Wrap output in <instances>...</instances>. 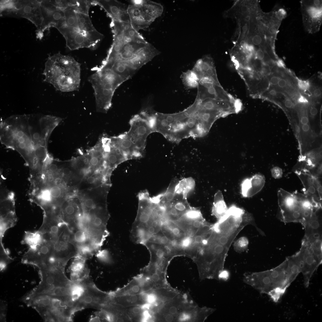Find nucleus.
Masks as SVG:
<instances>
[{
  "label": "nucleus",
  "mask_w": 322,
  "mask_h": 322,
  "mask_svg": "<svg viewBox=\"0 0 322 322\" xmlns=\"http://www.w3.org/2000/svg\"><path fill=\"white\" fill-rule=\"evenodd\" d=\"M62 120L50 115L11 116L1 121L0 141L21 155L30 174L40 173L52 158L48 151V141Z\"/></svg>",
  "instance_id": "1"
},
{
  "label": "nucleus",
  "mask_w": 322,
  "mask_h": 322,
  "mask_svg": "<svg viewBox=\"0 0 322 322\" xmlns=\"http://www.w3.org/2000/svg\"><path fill=\"white\" fill-rule=\"evenodd\" d=\"M43 74L44 80L64 92L78 90L80 83V64L72 57L60 52L48 57Z\"/></svg>",
  "instance_id": "2"
},
{
  "label": "nucleus",
  "mask_w": 322,
  "mask_h": 322,
  "mask_svg": "<svg viewBox=\"0 0 322 322\" xmlns=\"http://www.w3.org/2000/svg\"><path fill=\"white\" fill-rule=\"evenodd\" d=\"M278 192V218L284 223H300L304 227L316 203L305 194L297 192L291 193L281 188Z\"/></svg>",
  "instance_id": "3"
},
{
  "label": "nucleus",
  "mask_w": 322,
  "mask_h": 322,
  "mask_svg": "<svg viewBox=\"0 0 322 322\" xmlns=\"http://www.w3.org/2000/svg\"><path fill=\"white\" fill-rule=\"evenodd\" d=\"M1 2L2 14L25 18L40 30L43 17L40 1H6Z\"/></svg>",
  "instance_id": "4"
},
{
  "label": "nucleus",
  "mask_w": 322,
  "mask_h": 322,
  "mask_svg": "<svg viewBox=\"0 0 322 322\" xmlns=\"http://www.w3.org/2000/svg\"><path fill=\"white\" fill-rule=\"evenodd\" d=\"M129 124V131L124 134L135 149L142 154L148 136L154 132L151 115L143 112L134 116L130 120Z\"/></svg>",
  "instance_id": "5"
},
{
  "label": "nucleus",
  "mask_w": 322,
  "mask_h": 322,
  "mask_svg": "<svg viewBox=\"0 0 322 322\" xmlns=\"http://www.w3.org/2000/svg\"><path fill=\"white\" fill-rule=\"evenodd\" d=\"M58 30L64 37L67 47L71 50L83 48L95 49L104 37L96 29L79 31L64 25Z\"/></svg>",
  "instance_id": "6"
},
{
  "label": "nucleus",
  "mask_w": 322,
  "mask_h": 322,
  "mask_svg": "<svg viewBox=\"0 0 322 322\" xmlns=\"http://www.w3.org/2000/svg\"><path fill=\"white\" fill-rule=\"evenodd\" d=\"M297 253L304 285L307 287L312 275L322 263V253L315 249L309 243L304 241H302L301 248Z\"/></svg>",
  "instance_id": "7"
},
{
  "label": "nucleus",
  "mask_w": 322,
  "mask_h": 322,
  "mask_svg": "<svg viewBox=\"0 0 322 322\" xmlns=\"http://www.w3.org/2000/svg\"><path fill=\"white\" fill-rule=\"evenodd\" d=\"M301 4L305 29L309 33L318 32L322 21V1L302 0Z\"/></svg>",
  "instance_id": "8"
},
{
  "label": "nucleus",
  "mask_w": 322,
  "mask_h": 322,
  "mask_svg": "<svg viewBox=\"0 0 322 322\" xmlns=\"http://www.w3.org/2000/svg\"><path fill=\"white\" fill-rule=\"evenodd\" d=\"M43 17L41 32L51 27L58 29L65 24V16L64 10L57 7L49 0L40 1Z\"/></svg>",
  "instance_id": "9"
},
{
  "label": "nucleus",
  "mask_w": 322,
  "mask_h": 322,
  "mask_svg": "<svg viewBox=\"0 0 322 322\" xmlns=\"http://www.w3.org/2000/svg\"><path fill=\"white\" fill-rule=\"evenodd\" d=\"M199 83L196 97L200 100L207 98L228 100H235L224 90L221 85L206 79L200 80Z\"/></svg>",
  "instance_id": "10"
},
{
  "label": "nucleus",
  "mask_w": 322,
  "mask_h": 322,
  "mask_svg": "<svg viewBox=\"0 0 322 322\" xmlns=\"http://www.w3.org/2000/svg\"><path fill=\"white\" fill-rule=\"evenodd\" d=\"M92 4L98 5L106 12L112 21L130 23L126 5L117 0H91Z\"/></svg>",
  "instance_id": "11"
},
{
  "label": "nucleus",
  "mask_w": 322,
  "mask_h": 322,
  "mask_svg": "<svg viewBox=\"0 0 322 322\" xmlns=\"http://www.w3.org/2000/svg\"><path fill=\"white\" fill-rule=\"evenodd\" d=\"M295 173L302 183L305 189V194L316 202L321 204V178L314 177L303 170H297Z\"/></svg>",
  "instance_id": "12"
},
{
  "label": "nucleus",
  "mask_w": 322,
  "mask_h": 322,
  "mask_svg": "<svg viewBox=\"0 0 322 322\" xmlns=\"http://www.w3.org/2000/svg\"><path fill=\"white\" fill-rule=\"evenodd\" d=\"M127 11L130 24L138 32L140 30H145L155 20L141 8L132 4L128 6Z\"/></svg>",
  "instance_id": "13"
},
{
  "label": "nucleus",
  "mask_w": 322,
  "mask_h": 322,
  "mask_svg": "<svg viewBox=\"0 0 322 322\" xmlns=\"http://www.w3.org/2000/svg\"><path fill=\"white\" fill-rule=\"evenodd\" d=\"M265 183L264 176L259 174L244 179L241 184V194L245 198L251 197L259 192Z\"/></svg>",
  "instance_id": "14"
},
{
  "label": "nucleus",
  "mask_w": 322,
  "mask_h": 322,
  "mask_svg": "<svg viewBox=\"0 0 322 322\" xmlns=\"http://www.w3.org/2000/svg\"><path fill=\"white\" fill-rule=\"evenodd\" d=\"M132 4L141 8L147 15L155 20L162 14L163 8L160 4L150 0H131Z\"/></svg>",
  "instance_id": "15"
},
{
  "label": "nucleus",
  "mask_w": 322,
  "mask_h": 322,
  "mask_svg": "<svg viewBox=\"0 0 322 322\" xmlns=\"http://www.w3.org/2000/svg\"><path fill=\"white\" fill-rule=\"evenodd\" d=\"M17 220L15 210L0 211V243H3L2 239L5 232L13 227Z\"/></svg>",
  "instance_id": "16"
},
{
  "label": "nucleus",
  "mask_w": 322,
  "mask_h": 322,
  "mask_svg": "<svg viewBox=\"0 0 322 322\" xmlns=\"http://www.w3.org/2000/svg\"><path fill=\"white\" fill-rule=\"evenodd\" d=\"M228 208L224 199L222 192L218 191L215 193L212 209V213L218 220L227 213Z\"/></svg>",
  "instance_id": "17"
},
{
  "label": "nucleus",
  "mask_w": 322,
  "mask_h": 322,
  "mask_svg": "<svg viewBox=\"0 0 322 322\" xmlns=\"http://www.w3.org/2000/svg\"><path fill=\"white\" fill-rule=\"evenodd\" d=\"M43 240L42 234L38 230L34 232L25 231L21 243L27 244L29 247H33L40 244Z\"/></svg>",
  "instance_id": "18"
},
{
  "label": "nucleus",
  "mask_w": 322,
  "mask_h": 322,
  "mask_svg": "<svg viewBox=\"0 0 322 322\" xmlns=\"http://www.w3.org/2000/svg\"><path fill=\"white\" fill-rule=\"evenodd\" d=\"M194 179L191 177L183 179L178 182L176 185L175 193H181L187 197L188 194L194 188Z\"/></svg>",
  "instance_id": "19"
},
{
  "label": "nucleus",
  "mask_w": 322,
  "mask_h": 322,
  "mask_svg": "<svg viewBox=\"0 0 322 322\" xmlns=\"http://www.w3.org/2000/svg\"><path fill=\"white\" fill-rule=\"evenodd\" d=\"M181 78L185 87L188 89L197 88L199 80L192 70H188L181 75Z\"/></svg>",
  "instance_id": "20"
},
{
  "label": "nucleus",
  "mask_w": 322,
  "mask_h": 322,
  "mask_svg": "<svg viewBox=\"0 0 322 322\" xmlns=\"http://www.w3.org/2000/svg\"><path fill=\"white\" fill-rule=\"evenodd\" d=\"M177 179H174L171 182L167 191L162 196V199H159L158 204L160 205L166 206L169 204L174 199L175 194V189L176 185L178 183Z\"/></svg>",
  "instance_id": "21"
},
{
  "label": "nucleus",
  "mask_w": 322,
  "mask_h": 322,
  "mask_svg": "<svg viewBox=\"0 0 322 322\" xmlns=\"http://www.w3.org/2000/svg\"><path fill=\"white\" fill-rule=\"evenodd\" d=\"M78 19V27L77 30L81 31H90L95 30L89 15L76 11Z\"/></svg>",
  "instance_id": "22"
},
{
  "label": "nucleus",
  "mask_w": 322,
  "mask_h": 322,
  "mask_svg": "<svg viewBox=\"0 0 322 322\" xmlns=\"http://www.w3.org/2000/svg\"><path fill=\"white\" fill-rule=\"evenodd\" d=\"M85 268V258L77 254L70 266L71 274L78 275L80 278V275L86 270Z\"/></svg>",
  "instance_id": "23"
},
{
  "label": "nucleus",
  "mask_w": 322,
  "mask_h": 322,
  "mask_svg": "<svg viewBox=\"0 0 322 322\" xmlns=\"http://www.w3.org/2000/svg\"><path fill=\"white\" fill-rule=\"evenodd\" d=\"M72 232V239L73 243L77 246L86 244L88 239L86 231L77 227V230Z\"/></svg>",
  "instance_id": "24"
},
{
  "label": "nucleus",
  "mask_w": 322,
  "mask_h": 322,
  "mask_svg": "<svg viewBox=\"0 0 322 322\" xmlns=\"http://www.w3.org/2000/svg\"><path fill=\"white\" fill-rule=\"evenodd\" d=\"M182 216L185 219L192 221L202 219L199 210L191 208L182 215Z\"/></svg>",
  "instance_id": "25"
},
{
  "label": "nucleus",
  "mask_w": 322,
  "mask_h": 322,
  "mask_svg": "<svg viewBox=\"0 0 322 322\" xmlns=\"http://www.w3.org/2000/svg\"><path fill=\"white\" fill-rule=\"evenodd\" d=\"M249 244L246 237H242L238 239L234 244V248L237 252H242L246 250Z\"/></svg>",
  "instance_id": "26"
},
{
  "label": "nucleus",
  "mask_w": 322,
  "mask_h": 322,
  "mask_svg": "<svg viewBox=\"0 0 322 322\" xmlns=\"http://www.w3.org/2000/svg\"><path fill=\"white\" fill-rule=\"evenodd\" d=\"M297 85L300 90L306 92L310 89L311 87V83L309 80H297Z\"/></svg>",
  "instance_id": "27"
},
{
  "label": "nucleus",
  "mask_w": 322,
  "mask_h": 322,
  "mask_svg": "<svg viewBox=\"0 0 322 322\" xmlns=\"http://www.w3.org/2000/svg\"><path fill=\"white\" fill-rule=\"evenodd\" d=\"M290 85V83L286 79L281 77L276 87L280 90H285V89L288 90L292 87Z\"/></svg>",
  "instance_id": "28"
},
{
  "label": "nucleus",
  "mask_w": 322,
  "mask_h": 322,
  "mask_svg": "<svg viewBox=\"0 0 322 322\" xmlns=\"http://www.w3.org/2000/svg\"><path fill=\"white\" fill-rule=\"evenodd\" d=\"M251 41L253 44L258 46L263 44L264 42L263 36L260 33L254 35L251 38Z\"/></svg>",
  "instance_id": "29"
},
{
  "label": "nucleus",
  "mask_w": 322,
  "mask_h": 322,
  "mask_svg": "<svg viewBox=\"0 0 322 322\" xmlns=\"http://www.w3.org/2000/svg\"><path fill=\"white\" fill-rule=\"evenodd\" d=\"M271 173L273 177L275 179L281 178L283 174L282 169L278 167H273L271 170Z\"/></svg>",
  "instance_id": "30"
},
{
  "label": "nucleus",
  "mask_w": 322,
  "mask_h": 322,
  "mask_svg": "<svg viewBox=\"0 0 322 322\" xmlns=\"http://www.w3.org/2000/svg\"><path fill=\"white\" fill-rule=\"evenodd\" d=\"M96 256L100 260L103 261H107L109 258L108 253L105 250H99L97 253Z\"/></svg>",
  "instance_id": "31"
},
{
  "label": "nucleus",
  "mask_w": 322,
  "mask_h": 322,
  "mask_svg": "<svg viewBox=\"0 0 322 322\" xmlns=\"http://www.w3.org/2000/svg\"><path fill=\"white\" fill-rule=\"evenodd\" d=\"M6 304L4 302H1L0 321H4L6 320Z\"/></svg>",
  "instance_id": "32"
},
{
  "label": "nucleus",
  "mask_w": 322,
  "mask_h": 322,
  "mask_svg": "<svg viewBox=\"0 0 322 322\" xmlns=\"http://www.w3.org/2000/svg\"><path fill=\"white\" fill-rule=\"evenodd\" d=\"M321 89L318 87H315L312 89L311 92V96L313 99H318L321 97Z\"/></svg>",
  "instance_id": "33"
},
{
  "label": "nucleus",
  "mask_w": 322,
  "mask_h": 322,
  "mask_svg": "<svg viewBox=\"0 0 322 322\" xmlns=\"http://www.w3.org/2000/svg\"><path fill=\"white\" fill-rule=\"evenodd\" d=\"M84 206L86 209L89 210L93 209L95 206V202L91 199H87L84 202Z\"/></svg>",
  "instance_id": "34"
},
{
  "label": "nucleus",
  "mask_w": 322,
  "mask_h": 322,
  "mask_svg": "<svg viewBox=\"0 0 322 322\" xmlns=\"http://www.w3.org/2000/svg\"><path fill=\"white\" fill-rule=\"evenodd\" d=\"M192 240V239L191 237H186L182 241L181 245L184 248L188 247L191 244Z\"/></svg>",
  "instance_id": "35"
},
{
  "label": "nucleus",
  "mask_w": 322,
  "mask_h": 322,
  "mask_svg": "<svg viewBox=\"0 0 322 322\" xmlns=\"http://www.w3.org/2000/svg\"><path fill=\"white\" fill-rule=\"evenodd\" d=\"M157 295L154 293L148 294L147 302L152 305L157 303Z\"/></svg>",
  "instance_id": "36"
},
{
  "label": "nucleus",
  "mask_w": 322,
  "mask_h": 322,
  "mask_svg": "<svg viewBox=\"0 0 322 322\" xmlns=\"http://www.w3.org/2000/svg\"><path fill=\"white\" fill-rule=\"evenodd\" d=\"M155 254L158 259H162L164 257L165 253L163 249L159 248L155 250Z\"/></svg>",
  "instance_id": "37"
},
{
  "label": "nucleus",
  "mask_w": 322,
  "mask_h": 322,
  "mask_svg": "<svg viewBox=\"0 0 322 322\" xmlns=\"http://www.w3.org/2000/svg\"><path fill=\"white\" fill-rule=\"evenodd\" d=\"M284 103L285 106L288 108H293L295 104L292 100L289 97L285 99Z\"/></svg>",
  "instance_id": "38"
},
{
  "label": "nucleus",
  "mask_w": 322,
  "mask_h": 322,
  "mask_svg": "<svg viewBox=\"0 0 322 322\" xmlns=\"http://www.w3.org/2000/svg\"><path fill=\"white\" fill-rule=\"evenodd\" d=\"M151 279L153 281L157 282L160 280L161 277L159 274L156 273L152 274L151 276Z\"/></svg>",
  "instance_id": "39"
},
{
  "label": "nucleus",
  "mask_w": 322,
  "mask_h": 322,
  "mask_svg": "<svg viewBox=\"0 0 322 322\" xmlns=\"http://www.w3.org/2000/svg\"><path fill=\"white\" fill-rule=\"evenodd\" d=\"M228 276V273L225 270H222L219 273L218 277L224 279H227Z\"/></svg>",
  "instance_id": "40"
},
{
  "label": "nucleus",
  "mask_w": 322,
  "mask_h": 322,
  "mask_svg": "<svg viewBox=\"0 0 322 322\" xmlns=\"http://www.w3.org/2000/svg\"><path fill=\"white\" fill-rule=\"evenodd\" d=\"M239 10L242 13H247L250 11V8L247 5H243L240 7Z\"/></svg>",
  "instance_id": "41"
},
{
  "label": "nucleus",
  "mask_w": 322,
  "mask_h": 322,
  "mask_svg": "<svg viewBox=\"0 0 322 322\" xmlns=\"http://www.w3.org/2000/svg\"><path fill=\"white\" fill-rule=\"evenodd\" d=\"M169 240L168 238L166 236H163L160 237V242L161 244H166L169 242Z\"/></svg>",
  "instance_id": "42"
},
{
  "label": "nucleus",
  "mask_w": 322,
  "mask_h": 322,
  "mask_svg": "<svg viewBox=\"0 0 322 322\" xmlns=\"http://www.w3.org/2000/svg\"><path fill=\"white\" fill-rule=\"evenodd\" d=\"M203 239V237L201 235H197L195 236L194 238V242L197 244L201 243Z\"/></svg>",
  "instance_id": "43"
},
{
  "label": "nucleus",
  "mask_w": 322,
  "mask_h": 322,
  "mask_svg": "<svg viewBox=\"0 0 322 322\" xmlns=\"http://www.w3.org/2000/svg\"><path fill=\"white\" fill-rule=\"evenodd\" d=\"M201 219H197L193 221V227L195 228H198L200 227L201 224V222L200 221Z\"/></svg>",
  "instance_id": "44"
},
{
  "label": "nucleus",
  "mask_w": 322,
  "mask_h": 322,
  "mask_svg": "<svg viewBox=\"0 0 322 322\" xmlns=\"http://www.w3.org/2000/svg\"><path fill=\"white\" fill-rule=\"evenodd\" d=\"M172 231L173 234L176 236L179 235L180 233L179 229L177 227L174 228L172 230Z\"/></svg>",
  "instance_id": "45"
},
{
  "label": "nucleus",
  "mask_w": 322,
  "mask_h": 322,
  "mask_svg": "<svg viewBox=\"0 0 322 322\" xmlns=\"http://www.w3.org/2000/svg\"><path fill=\"white\" fill-rule=\"evenodd\" d=\"M95 179L93 177H89L87 179V181L88 183L90 184H93L95 181Z\"/></svg>",
  "instance_id": "46"
},
{
  "label": "nucleus",
  "mask_w": 322,
  "mask_h": 322,
  "mask_svg": "<svg viewBox=\"0 0 322 322\" xmlns=\"http://www.w3.org/2000/svg\"><path fill=\"white\" fill-rule=\"evenodd\" d=\"M140 288L139 286L137 285H135L132 287L131 290L134 293L138 292L140 291Z\"/></svg>",
  "instance_id": "47"
},
{
  "label": "nucleus",
  "mask_w": 322,
  "mask_h": 322,
  "mask_svg": "<svg viewBox=\"0 0 322 322\" xmlns=\"http://www.w3.org/2000/svg\"><path fill=\"white\" fill-rule=\"evenodd\" d=\"M137 299V296L135 295H131L129 298V300L131 302H136Z\"/></svg>",
  "instance_id": "48"
},
{
  "label": "nucleus",
  "mask_w": 322,
  "mask_h": 322,
  "mask_svg": "<svg viewBox=\"0 0 322 322\" xmlns=\"http://www.w3.org/2000/svg\"><path fill=\"white\" fill-rule=\"evenodd\" d=\"M148 294L147 293H143L141 295V298L144 301L147 302Z\"/></svg>",
  "instance_id": "49"
},
{
  "label": "nucleus",
  "mask_w": 322,
  "mask_h": 322,
  "mask_svg": "<svg viewBox=\"0 0 322 322\" xmlns=\"http://www.w3.org/2000/svg\"><path fill=\"white\" fill-rule=\"evenodd\" d=\"M141 308L139 307H135L133 309V312L135 314L139 313L141 311Z\"/></svg>",
  "instance_id": "50"
},
{
  "label": "nucleus",
  "mask_w": 322,
  "mask_h": 322,
  "mask_svg": "<svg viewBox=\"0 0 322 322\" xmlns=\"http://www.w3.org/2000/svg\"><path fill=\"white\" fill-rule=\"evenodd\" d=\"M244 19L245 21L249 22L251 19V16L250 15H247L244 18Z\"/></svg>",
  "instance_id": "51"
},
{
  "label": "nucleus",
  "mask_w": 322,
  "mask_h": 322,
  "mask_svg": "<svg viewBox=\"0 0 322 322\" xmlns=\"http://www.w3.org/2000/svg\"><path fill=\"white\" fill-rule=\"evenodd\" d=\"M100 320L97 317H95L91 318L90 321H99Z\"/></svg>",
  "instance_id": "52"
},
{
  "label": "nucleus",
  "mask_w": 322,
  "mask_h": 322,
  "mask_svg": "<svg viewBox=\"0 0 322 322\" xmlns=\"http://www.w3.org/2000/svg\"><path fill=\"white\" fill-rule=\"evenodd\" d=\"M248 27L247 25H245L242 27V31L244 32H246L247 30Z\"/></svg>",
  "instance_id": "53"
}]
</instances>
